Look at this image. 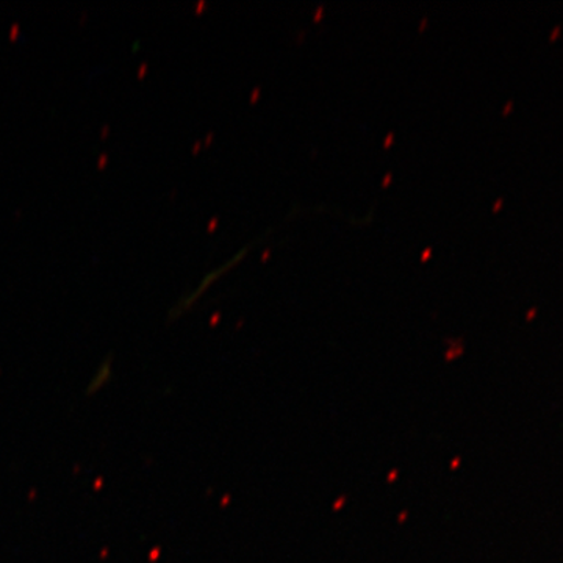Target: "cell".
<instances>
[{
  "mask_svg": "<svg viewBox=\"0 0 563 563\" xmlns=\"http://www.w3.org/2000/svg\"><path fill=\"white\" fill-rule=\"evenodd\" d=\"M111 379V361H106L99 366L98 372L92 376L91 383L88 384V393L92 395L95 391L101 390L103 385Z\"/></svg>",
  "mask_w": 563,
  "mask_h": 563,
  "instance_id": "1",
  "label": "cell"
}]
</instances>
